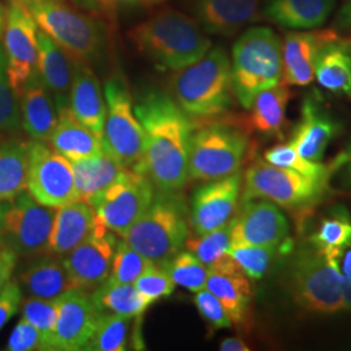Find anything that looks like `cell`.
<instances>
[{
  "mask_svg": "<svg viewBox=\"0 0 351 351\" xmlns=\"http://www.w3.org/2000/svg\"><path fill=\"white\" fill-rule=\"evenodd\" d=\"M186 250L193 252L207 268L223 261L230 250V221L206 234L189 237Z\"/></svg>",
  "mask_w": 351,
  "mask_h": 351,
  "instance_id": "obj_38",
  "label": "cell"
},
{
  "mask_svg": "<svg viewBox=\"0 0 351 351\" xmlns=\"http://www.w3.org/2000/svg\"><path fill=\"white\" fill-rule=\"evenodd\" d=\"M336 26L341 29L351 27V0H348L336 16Z\"/></svg>",
  "mask_w": 351,
  "mask_h": 351,
  "instance_id": "obj_53",
  "label": "cell"
},
{
  "mask_svg": "<svg viewBox=\"0 0 351 351\" xmlns=\"http://www.w3.org/2000/svg\"><path fill=\"white\" fill-rule=\"evenodd\" d=\"M151 264L154 263L129 246L124 239L119 241L113 255L110 278L123 284H134Z\"/></svg>",
  "mask_w": 351,
  "mask_h": 351,
  "instance_id": "obj_43",
  "label": "cell"
},
{
  "mask_svg": "<svg viewBox=\"0 0 351 351\" xmlns=\"http://www.w3.org/2000/svg\"><path fill=\"white\" fill-rule=\"evenodd\" d=\"M21 302H23L21 285L14 280H10L0 290V329L5 326L17 313Z\"/></svg>",
  "mask_w": 351,
  "mask_h": 351,
  "instance_id": "obj_48",
  "label": "cell"
},
{
  "mask_svg": "<svg viewBox=\"0 0 351 351\" xmlns=\"http://www.w3.org/2000/svg\"><path fill=\"white\" fill-rule=\"evenodd\" d=\"M17 262V254L0 237V290L11 280Z\"/></svg>",
  "mask_w": 351,
  "mask_h": 351,
  "instance_id": "obj_50",
  "label": "cell"
},
{
  "mask_svg": "<svg viewBox=\"0 0 351 351\" xmlns=\"http://www.w3.org/2000/svg\"><path fill=\"white\" fill-rule=\"evenodd\" d=\"M315 78L328 91L351 98V50L343 40L337 38L322 50Z\"/></svg>",
  "mask_w": 351,
  "mask_h": 351,
  "instance_id": "obj_32",
  "label": "cell"
},
{
  "mask_svg": "<svg viewBox=\"0 0 351 351\" xmlns=\"http://www.w3.org/2000/svg\"><path fill=\"white\" fill-rule=\"evenodd\" d=\"M117 242L116 234L95 219L93 233L63 256L64 267L75 289L95 290L110 277Z\"/></svg>",
  "mask_w": 351,
  "mask_h": 351,
  "instance_id": "obj_16",
  "label": "cell"
},
{
  "mask_svg": "<svg viewBox=\"0 0 351 351\" xmlns=\"http://www.w3.org/2000/svg\"><path fill=\"white\" fill-rule=\"evenodd\" d=\"M130 322L132 317L121 315L101 314L95 332L84 350H128Z\"/></svg>",
  "mask_w": 351,
  "mask_h": 351,
  "instance_id": "obj_35",
  "label": "cell"
},
{
  "mask_svg": "<svg viewBox=\"0 0 351 351\" xmlns=\"http://www.w3.org/2000/svg\"><path fill=\"white\" fill-rule=\"evenodd\" d=\"M8 20L3 37L5 66L17 98L37 73L38 27L32 14L14 0H8Z\"/></svg>",
  "mask_w": 351,
  "mask_h": 351,
  "instance_id": "obj_14",
  "label": "cell"
},
{
  "mask_svg": "<svg viewBox=\"0 0 351 351\" xmlns=\"http://www.w3.org/2000/svg\"><path fill=\"white\" fill-rule=\"evenodd\" d=\"M337 132L339 124L320 99L314 94H307L302 101L301 117L291 132L289 145L303 158L322 162L328 145L336 137Z\"/></svg>",
  "mask_w": 351,
  "mask_h": 351,
  "instance_id": "obj_21",
  "label": "cell"
},
{
  "mask_svg": "<svg viewBox=\"0 0 351 351\" xmlns=\"http://www.w3.org/2000/svg\"><path fill=\"white\" fill-rule=\"evenodd\" d=\"M341 290H342V298H343V306L345 311H351V282L341 280Z\"/></svg>",
  "mask_w": 351,
  "mask_h": 351,
  "instance_id": "obj_54",
  "label": "cell"
},
{
  "mask_svg": "<svg viewBox=\"0 0 351 351\" xmlns=\"http://www.w3.org/2000/svg\"><path fill=\"white\" fill-rule=\"evenodd\" d=\"M95 213L86 202L75 201L56 208L50 239L49 252L65 256L93 233Z\"/></svg>",
  "mask_w": 351,
  "mask_h": 351,
  "instance_id": "obj_26",
  "label": "cell"
},
{
  "mask_svg": "<svg viewBox=\"0 0 351 351\" xmlns=\"http://www.w3.org/2000/svg\"><path fill=\"white\" fill-rule=\"evenodd\" d=\"M322 252L326 255V261L337 272L339 278L351 282V242Z\"/></svg>",
  "mask_w": 351,
  "mask_h": 351,
  "instance_id": "obj_49",
  "label": "cell"
},
{
  "mask_svg": "<svg viewBox=\"0 0 351 351\" xmlns=\"http://www.w3.org/2000/svg\"><path fill=\"white\" fill-rule=\"evenodd\" d=\"M329 185L339 191L351 193V138L328 165Z\"/></svg>",
  "mask_w": 351,
  "mask_h": 351,
  "instance_id": "obj_46",
  "label": "cell"
},
{
  "mask_svg": "<svg viewBox=\"0 0 351 351\" xmlns=\"http://www.w3.org/2000/svg\"><path fill=\"white\" fill-rule=\"evenodd\" d=\"M107 106L103 151L125 169L143 173L146 137L123 80L113 77L104 85Z\"/></svg>",
  "mask_w": 351,
  "mask_h": 351,
  "instance_id": "obj_10",
  "label": "cell"
},
{
  "mask_svg": "<svg viewBox=\"0 0 351 351\" xmlns=\"http://www.w3.org/2000/svg\"><path fill=\"white\" fill-rule=\"evenodd\" d=\"M163 267H165L176 285L188 289L191 293H197L206 288L208 268L193 252L181 250Z\"/></svg>",
  "mask_w": 351,
  "mask_h": 351,
  "instance_id": "obj_37",
  "label": "cell"
},
{
  "mask_svg": "<svg viewBox=\"0 0 351 351\" xmlns=\"http://www.w3.org/2000/svg\"><path fill=\"white\" fill-rule=\"evenodd\" d=\"M262 0H194L193 12L206 33L230 37L261 17Z\"/></svg>",
  "mask_w": 351,
  "mask_h": 351,
  "instance_id": "obj_22",
  "label": "cell"
},
{
  "mask_svg": "<svg viewBox=\"0 0 351 351\" xmlns=\"http://www.w3.org/2000/svg\"><path fill=\"white\" fill-rule=\"evenodd\" d=\"M49 142L53 150L69 162L88 159L104 152L101 139L78 121L69 107L59 111V120Z\"/></svg>",
  "mask_w": 351,
  "mask_h": 351,
  "instance_id": "obj_28",
  "label": "cell"
},
{
  "mask_svg": "<svg viewBox=\"0 0 351 351\" xmlns=\"http://www.w3.org/2000/svg\"><path fill=\"white\" fill-rule=\"evenodd\" d=\"M101 313L88 290L72 289L58 298L55 350H84L93 337Z\"/></svg>",
  "mask_w": 351,
  "mask_h": 351,
  "instance_id": "obj_18",
  "label": "cell"
},
{
  "mask_svg": "<svg viewBox=\"0 0 351 351\" xmlns=\"http://www.w3.org/2000/svg\"><path fill=\"white\" fill-rule=\"evenodd\" d=\"M134 112L143 128V173L159 191H181L189 181L194 123L169 95L150 90L139 97Z\"/></svg>",
  "mask_w": 351,
  "mask_h": 351,
  "instance_id": "obj_1",
  "label": "cell"
},
{
  "mask_svg": "<svg viewBox=\"0 0 351 351\" xmlns=\"http://www.w3.org/2000/svg\"><path fill=\"white\" fill-rule=\"evenodd\" d=\"M69 110L78 121L103 138L107 112L104 91H101V84L88 64L80 60H73Z\"/></svg>",
  "mask_w": 351,
  "mask_h": 351,
  "instance_id": "obj_23",
  "label": "cell"
},
{
  "mask_svg": "<svg viewBox=\"0 0 351 351\" xmlns=\"http://www.w3.org/2000/svg\"><path fill=\"white\" fill-rule=\"evenodd\" d=\"M190 213L180 191H159L123 239L152 263L164 265L184 249Z\"/></svg>",
  "mask_w": 351,
  "mask_h": 351,
  "instance_id": "obj_4",
  "label": "cell"
},
{
  "mask_svg": "<svg viewBox=\"0 0 351 351\" xmlns=\"http://www.w3.org/2000/svg\"><path fill=\"white\" fill-rule=\"evenodd\" d=\"M289 98V88L282 84L261 91L249 108V125L264 136H281Z\"/></svg>",
  "mask_w": 351,
  "mask_h": 351,
  "instance_id": "obj_34",
  "label": "cell"
},
{
  "mask_svg": "<svg viewBox=\"0 0 351 351\" xmlns=\"http://www.w3.org/2000/svg\"><path fill=\"white\" fill-rule=\"evenodd\" d=\"M221 351H249V345L239 337H228L220 342Z\"/></svg>",
  "mask_w": 351,
  "mask_h": 351,
  "instance_id": "obj_52",
  "label": "cell"
},
{
  "mask_svg": "<svg viewBox=\"0 0 351 351\" xmlns=\"http://www.w3.org/2000/svg\"><path fill=\"white\" fill-rule=\"evenodd\" d=\"M172 91L176 103L191 119H213L228 112L236 95L226 50L211 47L198 62L176 72Z\"/></svg>",
  "mask_w": 351,
  "mask_h": 351,
  "instance_id": "obj_3",
  "label": "cell"
},
{
  "mask_svg": "<svg viewBox=\"0 0 351 351\" xmlns=\"http://www.w3.org/2000/svg\"><path fill=\"white\" fill-rule=\"evenodd\" d=\"M1 138H4V137H0V139H1Z\"/></svg>",
  "mask_w": 351,
  "mask_h": 351,
  "instance_id": "obj_57",
  "label": "cell"
},
{
  "mask_svg": "<svg viewBox=\"0 0 351 351\" xmlns=\"http://www.w3.org/2000/svg\"><path fill=\"white\" fill-rule=\"evenodd\" d=\"M20 285L29 297L58 300L64 293L75 289L64 267L63 259L50 254L29 265L19 276Z\"/></svg>",
  "mask_w": 351,
  "mask_h": 351,
  "instance_id": "obj_29",
  "label": "cell"
},
{
  "mask_svg": "<svg viewBox=\"0 0 351 351\" xmlns=\"http://www.w3.org/2000/svg\"><path fill=\"white\" fill-rule=\"evenodd\" d=\"M56 208L38 203L29 193L0 203V237L17 256L34 258L49 251Z\"/></svg>",
  "mask_w": 351,
  "mask_h": 351,
  "instance_id": "obj_11",
  "label": "cell"
},
{
  "mask_svg": "<svg viewBox=\"0 0 351 351\" xmlns=\"http://www.w3.org/2000/svg\"><path fill=\"white\" fill-rule=\"evenodd\" d=\"M8 351H43L40 335L24 317L13 328L7 343Z\"/></svg>",
  "mask_w": 351,
  "mask_h": 351,
  "instance_id": "obj_47",
  "label": "cell"
},
{
  "mask_svg": "<svg viewBox=\"0 0 351 351\" xmlns=\"http://www.w3.org/2000/svg\"><path fill=\"white\" fill-rule=\"evenodd\" d=\"M90 5L104 12H114L137 5L141 0H86Z\"/></svg>",
  "mask_w": 351,
  "mask_h": 351,
  "instance_id": "obj_51",
  "label": "cell"
},
{
  "mask_svg": "<svg viewBox=\"0 0 351 351\" xmlns=\"http://www.w3.org/2000/svg\"><path fill=\"white\" fill-rule=\"evenodd\" d=\"M136 288L152 303L167 298L175 291L176 284L163 265L151 264L136 280Z\"/></svg>",
  "mask_w": 351,
  "mask_h": 351,
  "instance_id": "obj_44",
  "label": "cell"
},
{
  "mask_svg": "<svg viewBox=\"0 0 351 351\" xmlns=\"http://www.w3.org/2000/svg\"><path fill=\"white\" fill-rule=\"evenodd\" d=\"M37 73L50 90L58 112L69 107L73 78V60L55 40L38 32Z\"/></svg>",
  "mask_w": 351,
  "mask_h": 351,
  "instance_id": "obj_24",
  "label": "cell"
},
{
  "mask_svg": "<svg viewBox=\"0 0 351 351\" xmlns=\"http://www.w3.org/2000/svg\"><path fill=\"white\" fill-rule=\"evenodd\" d=\"M21 129L20 101L10 84L5 56L0 46V137H12Z\"/></svg>",
  "mask_w": 351,
  "mask_h": 351,
  "instance_id": "obj_39",
  "label": "cell"
},
{
  "mask_svg": "<svg viewBox=\"0 0 351 351\" xmlns=\"http://www.w3.org/2000/svg\"><path fill=\"white\" fill-rule=\"evenodd\" d=\"M91 300L101 314H114L126 317H141L152 302L139 293L134 284H123L110 277L94 290Z\"/></svg>",
  "mask_w": 351,
  "mask_h": 351,
  "instance_id": "obj_33",
  "label": "cell"
},
{
  "mask_svg": "<svg viewBox=\"0 0 351 351\" xmlns=\"http://www.w3.org/2000/svg\"><path fill=\"white\" fill-rule=\"evenodd\" d=\"M250 150V139L245 130L226 123H213L194 129L189 178L213 181L239 172Z\"/></svg>",
  "mask_w": 351,
  "mask_h": 351,
  "instance_id": "obj_9",
  "label": "cell"
},
{
  "mask_svg": "<svg viewBox=\"0 0 351 351\" xmlns=\"http://www.w3.org/2000/svg\"><path fill=\"white\" fill-rule=\"evenodd\" d=\"M288 287L293 301L307 313L332 315L345 311L339 275L326 255L311 243L291 256Z\"/></svg>",
  "mask_w": 351,
  "mask_h": 351,
  "instance_id": "obj_8",
  "label": "cell"
},
{
  "mask_svg": "<svg viewBox=\"0 0 351 351\" xmlns=\"http://www.w3.org/2000/svg\"><path fill=\"white\" fill-rule=\"evenodd\" d=\"M27 190L38 203L52 208L78 201L72 163L46 142L30 141Z\"/></svg>",
  "mask_w": 351,
  "mask_h": 351,
  "instance_id": "obj_13",
  "label": "cell"
},
{
  "mask_svg": "<svg viewBox=\"0 0 351 351\" xmlns=\"http://www.w3.org/2000/svg\"><path fill=\"white\" fill-rule=\"evenodd\" d=\"M134 46L158 66L178 72L198 62L213 47L198 21L165 10L130 30Z\"/></svg>",
  "mask_w": 351,
  "mask_h": 351,
  "instance_id": "obj_2",
  "label": "cell"
},
{
  "mask_svg": "<svg viewBox=\"0 0 351 351\" xmlns=\"http://www.w3.org/2000/svg\"><path fill=\"white\" fill-rule=\"evenodd\" d=\"M288 219L274 202L250 199L242 202L239 213L230 220V247L275 246L289 247Z\"/></svg>",
  "mask_w": 351,
  "mask_h": 351,
  "instance_id": "obj_15",
  "label": "cell"
},
{
  "mask_svg": "<svg viewBox=\"0 0 351 351\" xmlns=\"http://www.w3.org/2000/svg\"><path fill=\"white\" fill-rule=\"evenodd\" d=\"M154 195L149 176L125 169L90 206L101 224L114 234L124 236L149 208Z\"/></svg>",
  "mask_w": 351,
  "mask_h": 351,
  "instance_id": "obj_12",
  "label": "cell"
},
{
  "mask_svg": "<svg viewBox=\"0 0 351 351\" xmlns=\"http://www.w3.org/2000/svg\"><path fill=\"white\" fill-rule=\"evenodd\" d=\"M21 128L33 141L47 142L59 120V112L50 90L38 73L33 75L19 95Z\"/></svg>",
  "mask_w": 351,
  "mask_h": 351,
  "instance_id": "obj_25",
  "label": "cell"
},
{
  "mask_svg": "<svg viewBox=\"0 0 351 351\" xmlns=\"http://www.w3.org/2000/svg\"><path fill=\"white\" fill-rule=\"evenodd\" d=\"M30 141L0 139V203L11 202L27 188Z\"/></svg>",
  "mask_w": 351,
  "mask_h": 351,
  "instance_id": "obj_30",
  "label": "cell"
},
{
  "mask_svg": "<svg viewBox=\"0 0 351 351\" xmlns=\"http://www.w3.org/2000/svg\"><path fill=\"white\" fill-rule=\"evenodd\" d=\"M339 36L330 30H295L282 40V81L285 85L307 86L315 80L317 58Z\"/></svg>",
  "mask_w": 351,
  "mask_h": 351,
  "instance_id": "obj_20",
  "label": "cell"
},
{
  "mask_svg": "<svg viewBox=\"0 0 351 351\" xmlns=\"http://www.w3.org/2000/svg\"><path fill=\"white\" fill-rule=\"evenodd\" d=\"M280 251L281 249L275 246H236L230 247L229 254L246 276L251 280H261Z\"/></svg>",
  "mask_w": 351,
  "mask_h": 351,
  "instance_id": "obj_42",
  "label": "cell"
},
{
  "mask_svg": "<svg viewBox=\"0 0 351 351\" xmlns=\"http://www.w3.org/2000/svg\"><path fill=\"white\" fill-rule=\"evenodd\" d=\"M150 1H159V0H150Z\"/></svg>",
  "mask_w": 351,
  "mask_h": 351,
  "instance_id": "obj_56",
  "label": "cell"
},
{
  "mask_svg": "<svg viewBox=\"0 0 351 351\" xmlns=\"http://www.w3.org/2000/svg\"><path fill=\"white\" fill-rule=\"evenodd\" d=\"M23 317L40 335L43 351L55 350V329L58 320V300L29 297L23 302Z\"/></svg>",
  "mask_w": 351,
  "mask_h": 351,
  "instance_id": "obj_36",
  "label": "cell"
},
{
  "mask_svg": "<svg viewBox=\"0 0 351 351\" xmlns=\"http://www.w3.org/2000/svg\"><path fill=\"white\" fill-rule=\"evenodd\" d=\"M264 160L280 168L291 169L302 175L314 178H328L329 168L322 162H313L303 158L300 152L287 145H276L264 152Z\"/></svg>",
  "mask_w": 351,
  "mask_h": 351,
  "instance_id": "obj_41",
  "label": "cell"
},
{
  "mask_svg": "<svg viewBox=\"0 0 351 351\" xmlns=\"http://www.w3.org/2000/svg\"><path fill=\"white\" fill-rule=\"evenodd\" d=\"M71 163L78 201L86 202L88 204L125 172V168L114 162L106 152Z\"/></svg>",
  "mask_w": 351,
  "mask_h": 351,
  "instance_id": "obj_31",
  "label": "cell"
},
{
  "mask_svg": "<svg viewBox=\"0 0 351 351\" xmlns=\"http://www.w3.org/2000/svg\"><path fill=\"white\" fill-rule=\"evenodd\" d=\"M243 175L241 171L219 180L207 181L191 198L190 226L197 236L228 224L237 210Z\"/></svg>",
  "mask_w": 351,
  "mask_h": 351,
  "instance_id": "obj_17",
  "label": "cell"
},
{
  "mask_svg": "<svg viewBox=\"0 0 351 351\" xmlns=\"http://www.w3.org/2000/svg\"><path fill=\"white\" fill-rule=\"evenodd\" d=\"M335 7V0H268L262 16L284 29L313 30L326 24Z\"/></svg>",
  "mask_w": 351,
  "mask_h": 351,
  "instance_id": "obj_27",
  "label": "cell"
},
{
  "mask_svg": "<svg viewBox=\"0 0 351 351\" xmlns=\"http://www.w3.org/2000/svg\"><path fill=\"white\" fill-rule=\"evenodd\" d=\"M206 289L221 302L232 324L249 330L252 319V290L249 277L230 256L208 268Z\"/></svg>",
  "mask_w": 351,
  "mask_h": 351,
  "instance_id": "obj_19",
  "label": "cell"
},
{
  "mask_svg": "<svg viewBox=\"0 0 351 351\" xmlns=\"http://www.w3.org/2000/svg\"><path fill=\"white\" fill-rule=\"evenodd\" d=\"M351 242V219L345 210L324 217L310 237V243L317 250L339 247Z\"/></svg>",
  "mask_w": 351,
  "mask_h": 351,
  "instance_id": "obj_40",
  "label": "cell"
},
{
  "mask_svg": "<svg viewBox=\"0 0 351 351\" xmlns=\"http://www.w3.org/2000/svg\"><path fill=\"white\" fill-rule=\"evenodd\" d=\"M194 304L213 330L228 329L233 326L224 306L210 290L204 288L197 291L194 295Z\"/></svg>",
  "mask_w": 351,
  "mask_h": 351,
  "instance_id": "obj_45",
  "label": "cell"
},
{
  "mask_svg": "<svg viewBox=\"0 0 351 351\" xmlns=\"http://www.w3.org/2000/svg\"><path fill=\"white\" fill-rule=\"evenodd\" d=\"M7 20H8V3L4 4L0 0V42L3 40V37H4Z\"/></svg>",
  "mask_w": 351,
  "mask_h": 351,
  "instance_id": "obj_55",
  "label": "cell"
},
{
  "mask_svg": "<svg viewBox=\"0 0 351 351\" xmlns=\"http://www.w3.org/2000/svg\"><path fill=\"white\" fill-rule=\"evenodd\" d=\"M329 190L328 178L308 177L259 159L243 175L241 201L267 199L281 208L302 213L317 206Z\"/></svg>",
  "mask_w": 351,
  "mask_h": 351,
  "instance_id": "obj_6",
  "label": "cell"
},
{
  "mask_svg": "<svg viewBox=\"0 0 351 351\" xmlns=\"http://www.w3.org/2000/svg\"><path fill=\"white\" fill-rule=\"evenodd\" d=\"M230 65L236 99L249 110L261 91L282 81V42L271 27L252 26L234 43Z\"/></svg>",
  "mask_w": 351,
  "mask_h": 351,
  "instance_id": "obj_5",
  "label": "cell"
},
{
  "mask_svg": "<svg viewBox=\"0 0 351 351\" xmlns=\"http://www.w3.org/2000/svg\"><path fill=\"white\" fill-rule=\"evenodd\" d=\"M73 59L88 64L101 55L104 39L97 20L75 11L63 0H14Z\"/></svg>",
  "mask_w": 351,
  "mask_h": 351,
  "instance_id": "obj_7",
  "label": "cell"
}]
</instances>
